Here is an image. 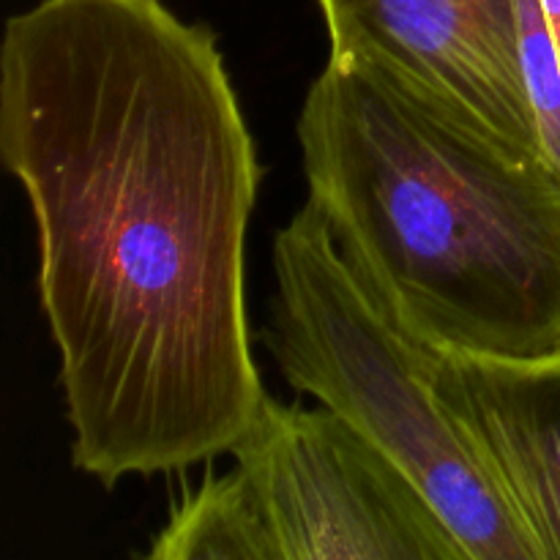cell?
I'll return each instance as SVG.
<instances>
[{"mask_svg":"<svg viewBox=\"0 0 560 560\" xmlns=\"http://www.w3.org/2000/svg\"><path fill=\"white\" fill-rule=\"evenodd\" d=\"M0 156L31 202L74 468L104 487L235 454L260 164L217 36L164 0H38L0 44Z\"/></svg>","mask_w":560,"mask_h":560,"instance_id":"1","label":"cell"},{"mask_svg":"<svg viewBox=\"0 0 560 560\" xmlns=\"http://www.w3.org/2000/svg\"><path fill=\"white\" fill-rule=\"evenodd\" d=\"M299 142L310 206L405 326L476 359L560 355V173L545 153L337 58Z\"/></svg>","mask_w":560,"mask_h":560,"instance_id":"2","label":"cell"},{"mask_svg":"<svg viewBox=\"0 0 560 560\" xmlns=\"http://www.w3.org/2000/svg\"><path fill=\"white\" fill-rule=\"evenodd\" d=\"M271 353L435 509L470 560H541L474 432L438 392L435 342L405 326L306 202L273 241Z\"/></svg>","mask_w":560,"mask_h":560,"instance_id":"3","label":"cell"},{"mask_svg":"<svg viewBox=\"0 0 560 560\" xmlns=\"http://www.w3.org/2000/svg\"><path fill=\"white\" fill-rule=\"evenodd\" d=\"M233 457L284 560H470L421 492L331 410L271 402Z\"/></svg>","mask_w":560,"mask_h":560,"instance_id":"4","label":"cell"},{"mask_svg":"<svg viewBox=\"0 0 560 560\" xmlns=\"http://www.w3.org/2000/svg\"><path fill=\"white\" fill-rule=\"evenodd\" d=\"M328 58L392 71L523 151L545 153L520 52L517 0H317ZM547 156V153H545Z\"/></svg>","mask_w":560,"mask_h":560,"instance_id":"5","label":"cell"},{"mask_svg":"<svg viewBox=\"0 0 560 560\" xmlns=\"http://www.w3.org/2000/svg\"><path fill=\"white\" fill-rule=\"evenodd\" d=\"M438 392L474 432L541 560H560V355L492 361L441 350Z\"/></svg>","mask_w":560,"mask_h":560,"instance_id":"6","label":"cell"},{"mask_svg":"<svg viewBox=\"0 0 560 560\" xmlns=\"http://www.w3.org/2000/svg\"><path fill=\"white\" fill-rule=\"evenodd\" d=\"M142 560H284L241 468L180 495Z\"/></svg>","mask_w":560,"mask_h":560,"instance_id":"7","label":"cell"}]
</instances>
